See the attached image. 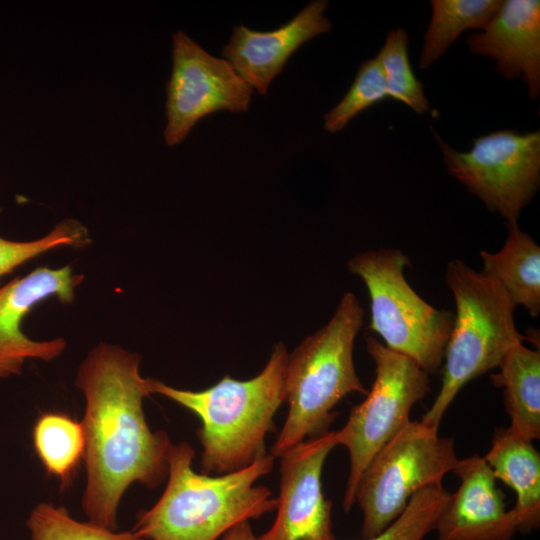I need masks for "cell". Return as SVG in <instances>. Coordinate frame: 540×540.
<instances>
[{
    "mask_svg": "<svg viewBox=\"0 0 540 540\" xmlns=\"http://www.w3.org/2000/svg\"><path fill=\"white\" fill-rule=\"evenodd\" d=\"M140 362L138 353L102 342L75 379L86 401L82 508L89 522L110 530L117 528L118 507L131 484L156 488L168 476L172 443L146 421L143 401L152 395V378L141 376Z\"/></svg>",
    "mask_w": 540,
    "mask_h": 540,
    "instance_id": "1",
    "label": "cell"
},
{
    "mask_svg": "<svg viewBox=\"0 0 540 540\" xmlns=\"http://www.w3.org/2000/svg\"><path fill=\"white\" fill-rule=\"evenodd\" d=\"M194 456L189 443L172 444L166 488L151 508L138 513L132 530L143 540H217L236 524L276 510L272 492L255 485L272 471L271 454L218 476L196 473Z\"/></svg>",
    "mask_w": 540,
    "mask_h": 540,
    "instance_id": "2",
    "label": "cell"
},
{
    "mask_svg": "<svg viewBox=\"0 0 540 540\" xmlns=\"http://www.w3.org/2000/svg\"><path fill=\"white\" fill-rule=\"evenodd\" d=\"M288 356L286 346L279 342L257 376L237 380L225 375L201 391L178 389L152 379V394L169 398L199 418L201 473L236 472L267 455L265 437L275 430L274 416L285 402Z\"/></svg>",
    "mask_w": 540,
    "mask_h": 540,
    "instance_id": "3",
    "label": "cell"
},
{
    "mask_svg": "<svg viewBox=\"0 0 540 540\" xmlns=\"http://www.w3.org/2000/svg\"><path fill=\"white\" fill-rule=\"evenodd\" d=\"M363 318L358 298L352 292L345 293L329 322L288 356L284 389L289 411L271 448L275 458L306 438L328 432L336 416L333 408L347 394L368 393L353 361Z\"/></svg>",
    "mask_w": 540,
    "mask_h": 540,
    "instance_id": "4",
    "label": "cell"
},
{
    "mask_svg": "<svg viewBox=\"0 0 540 540\" xmlns=\"http://www.w3.org/2000/svg\"><path fill=\"white\" fill-rule=\"evenodd\" d=\"M445 279L456 312L445 348L442 385L421 421L435 428L462 387L499 367L525 339L515 325L516 306L497 282L459 259L447 264Z\"/></svg>",
    "mask_w": 540,
    "mask_h": 540,
    "instance_id": "5",
    "label": "cell"
},
{
    "mask_svg": "<svg viewBox=\"0 0 540 540\" xmlns=\"http://www.w3.org/2000/svg\"><path fill=\"white\" fill-rule=\"evenodd\" d=\"M409 258L395 248L360 252L348 262L365 283L371 300L369 329L385 346L415 361L428 374L444 360L454 314L423 300L409 285L404 267Z\"/></svg>",
    "mask_w": 540,
    "mask_h": 540,
    "instance_id": "6",
    "label": "cell"
},
{
    "mask_svg": "<svg viewBox=\"0 0 540 540\" xmlns=\"http://www.w3.org/2000/svg\"><path fill=\"white\" fill-rule=\"evenodd\" d=\"M438 429L410 421L372 458L355 492L363 513L361 534L368 539L389 526L419 490L441 484L459 462L454 440Z\"/></svg>",
    "mask_w": 540,
    "mask_h": 540,
    "instance_id": "7",
    "label": "cell"
},
{
    "mask_svg": "<svg viewBox=\"0 0 540 540\" xmlns=\"http://www.w3.org/2000/svg\"><path fill=\"white\" fill-rule=\"evenodd\" d=\"M366 349L375 363V379L366 399L351 409L337 445L348 449L350 469L343 498L348 512L358 481L372 458L410 422L414 404L429 392V376L411 358L368 336Z\"/></svg>",
    "mask_w": 540,
    "mask_h": 540,
    "instance_id": "8",
    "label": "cell"
},
{
    "mask_svg": "<svg viewBox=\"0 0 540 540\" xmlns=\"http://www.w3.org/2000/svg\"><path fill=\"white\" fill-rule=\"evenodd\" d=\"M448 172L507 224H517L540 183V132L501 130L473 139L456 151L435 132Z\"/></svg>",
    "mask_w": 540,
    "mask_h": 540,
    "instance_id": "9",
    "label": "cell"
},
{
    "mask_svg": "<svg viewBox=\"0 0 540 540\" xmlns=\"http://www.w3.org/2000/svg\"><path fill=\"white\" fill-rule=\"evenodd\" d=\"M172 63L165 104L168 146L181 143L213 112L248 110L253 89L227 60L212 56L181 30L172 37Z\"/></svg>",
    "mask_w": 540,
    "mask_h": 540,
    "instance_id": "10",
    "label": "cell"
},
{
    "mask_svg": "<svg viewBox=\"0 0 540 540\" xmlns=\"http://www.w3.org/2000/svg\"><path fill=\"white\" fill-rule=\"evenodd\" d=\"M337 446L335 431L309 438L284 453L273 525L260 540H335L331 501L322 492L325 460Z\"/></svg>",
    "mask_w": 540,
    "mask_h": 540,
    "instance_id": "11",
    "label": "cell"
},
{
    "mask_svg": "<svg viewBox=\"0 0 540 540\" xmlns=\"http://www.w3.org/2000/svg\"><path fill=\"white\" fill-rule=\"evenodd\" d=\"M83 279L84 275L74 274L69 265L39 267L0 287V379L21 374L28 359L51 361L62 354L64 339L32 340L22 331V321L48 298L71 303Z\"/></svg>",
    "mask_w": 540,
    "mask_h": 540,
    "instance_id": "12",
    "label": "cell"
},
{
    "mask_svg": "<svg viewBox=\"0 0 540 540\" xmlns=\"http://www.w3.org/2000/svg\"><path fill=\"white\" fill-rule=\"evenodd\" d=\"M453 472L460 485L438 518L437 540H512L515 516L484 457L459 459Z\"/></svg>",
    "mask_w": 540,
    "mask_h": 540,
    "instance_id": "13",
    "label": "cell"
},
{
    "mask_svg": "<svg viewBox=\"0 0 540 540\" xmlns=\"http://www.w3.org/2000/svg\"><path fill=\"white\" fill-rule=\"evenodd\" d=\"M327 6L326 0H314L288 23L268 32L234 26L222 56L252 89L266 95L288 58L308 40L331 30V22L323 15Z\"/></svg>",
    "mask_w": 540,
    "mask_h": 540,
    "instance_id": "14",
    "label": "cell"
},
{
    "mask_svg": "<svg viewBox=\"0 0 540 540\" xmlns=\"http://www.w3.org/2000/svg\"><path fill=\"white\" fill-rule=\"evenodd\" d=\"M475 54L496 60V70L507 79L522 77L529 96L540 94V2L506 0L483 32L468 37Z\"/></svg>",
    "mask_w": 540,
    "mask_h": 540,
    "instance_id": "15",
    "label": "cell"
},
{
    "mask_svg": "<svg viewBox=\"0 0 540 540\" xmlns=\"http://www.w3.org/2000/svg\"><path fill=\"white\" fill-rule=\"evenodd\" d=\"M496 479L516 494L511 509L518 531L530 532L540 524V454L532 441L514 434L508 427L494 433L484 457Z\"/></svg>",
    "mask_w": 540,
    "mask_h": 540,
    "instance_id": "16",
    "label": "cell"
},
{
    "mask_svg": "<svg viewBox=\"0 0 540 540\" xmlns=\"http://www.w3.org/2000/svg\"><path fill=\"white\" fill-rule=\"evenodd\" d=\"M509 234L496 253L482 250V273L505 291L511 301L522 305L532 317L540 313V247L517 224L508 225Z\"/></svg>",
    "mask_w": 540,
    "mask_h": 540,
    "instance_id": "17",
    "label": "cell"
},
{
    "mask_svg": "<svg viewBox=\"0 0 540 540\" xmlns=\"http://www.w3.org/2000/svg\"><path fill=\"white\" fill-rule=\"evenodd\" d=\"M500 372L492 375L503 388L504 404L514 434L532 441L540 438V351L516 344L503 358Z\"/></svg>",
    "mask_w": 540,
    "mask_h": 540,
    "instance_id": "18",
    "label": "cell"
},
{
    "mask_svg": "<svg viewBox=\"0 0 540 540\" xmlns=\"http://www.w3.org/2000/svg\"><path fill=\"white\" fill-rule=\"evenodd\" d=\"M500 0H433L419 67L433 64L467 29H484L498 12Z\"/></svg>",
    "mask_w": 540,
    "mask_h": 540,
    "instance_id": "19",
    "label": "cell"
},
{
    "mask_svg": "<svg viewBox=\"0 0 540 540\" xmlns=\"http://www.w3.org/2000/svg\"><path fill=\"white\" fill-rule=\"evenodd\" d=\"M32 436L35 452L46 472L57 478L62 487L69 485L84 458L81 422L60 412L44 413L36 420Z\"/></svg>",
    "mask_w": 540,
    "mask_h": 540,
    "instance_id": "20",
    "label": "cell"
},
{
    "mask_svg": "<svg viewBox=\"0 0 540 540\" xmlns=\"http://www.w3.org/2000/svg\"><path fill=\"white\" fill-rule=\"evenodd\" d=\"M388 97L404 103L418 114L429 110L423 84L416 78L408 55V35L402 28L390 31L376 56Z\"/></svg>",
    "mask_w": 540,
    "mask_h": 540,
    "instance_id": "21",
    "label": "cell"
},
{
    "mask_svg": "<svg viewBox=\"0 0 540 540\" xmlns=\"http://www.w3.org/2000/svg\"><path fill=\"white\" fill-rule=\"evenodd\" d=\"M31 540H143L133 531L116 532L74 519L66 508L39 503L27 519Z\"/></svg>",
    "mask_w": 540,
    "mask_h": 540,
    "instance_id": "22",
    "label": "cell"
},
{
    "mask_svg": "<svg viewBox=\"0 0 540 540\" xmlns=\"http://www.w3.org/2000/svg\"><path fill=\"white\" fill-rule=\"evenodd\" d=\"M450 493L442 483L417 491L404 511L379 534L365 540H423L435 530Z\"/></svg>",
    "mask_w": 540,
    "mask_h": 540,
    "instance_id": "23",
    "label": "cell"
},
{
    "mask_svg": "<svg viewBox=\"0 0 540 540\" xmlns=\"http://www.w3.org/2000/svg\"><path fill=\"white\" fill-rule=\"evenodd\" d=\"M90 243L87 228L72 218L58 222L49 233L34 240L14 241L0 235V278L50 250L59 247L81 248Z\"/></svg>",
    "mask_w": 540,
    "mask_h": 540,
    "instance_id": "24",
    "label": "cell"
},
{
    "mask_svg": "<svg viewBox=\"0 0 540 540\" xmlns=\"http://www.w3.org/2000/svg\"><path fill=\"white\" fill-rule=\"evenodd\" d=\"M387 97L378 60L363 61L343 99L324 115V129L329 133L341 131L359 113Z\"/></svg>",
    "mask_w": 540,
    "mask_h": 540,
    "instance_id": "25",
    "label": "cell"
},
{
    "mask_svg": "<svg viewBox=\"0 0 540 540\" xmlns=\"http://www.w3.org/2000/svg\"><path fill=\"white\" fill-rule=\"evenodd\" d=\"M222 540H260L251 528L249 521H242L229 529Z\"/></svg>",
    "mask_w": 540,
    "mask_h": 540,
    "instance_id": "26",
    "label": "cell"
}]
</instances>
